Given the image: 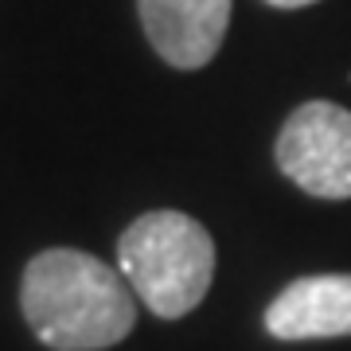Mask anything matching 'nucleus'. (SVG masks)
<instances>
[{
    "label": "nucleus",
    "mask_w": 351,
    "mask_h": 351,
    "mask_svg": "<svg viewBox=\"0 0 351 351\" xmlns=\"http://www.w3.org/2000/svg\"><path fill=\"white\" fill-rule=\"evenodd\" d=\"M20 308L51 351H106L137 324V297L121 269L66 246L27 262Z\"/></svg>",
    "instance_id": "obj_1"
},
{
    "label": "nucleus",
    "mask_w": 351,
    "mask_h": 351,
    "mask_svg": "<svg viewBox=\"0 0 351 351\" xmlns=\"http://www.w3.org/2000/svg\"><path fill=\"white\" fill-rule=\"evenodd\" d=\"M117 269L133 297L164 320L188 316L215 277V242L184 211H149L117 242Z\"/></svg>",
    "instance_id": "obj_2"
},
{
    "label": "nucleus",
    "mask_w": 351,
    "mask_h": 351,
    "mask_svg": "<svg viewBox=\"0 0 351 351\" xmlns=\"http://www.w3.org/2000/svg\"><path fill=\"white\" fill-rule=\"evenodd\" d=\"M277 168L316 199H351V110L304 101L277 133Z\"/></svg>",
    "instance_id": "obj_3"
},
{
    "label": "nucleus",
    "mask_w": 351,
    "mask_h": 351,
    "mask_svg": "<svg viewBox=\"0 0 351 351\" xmlns=\"http://www.w3.org/2000/svg\"><path fill=\"white\" fill-rule=\"evenodd\" d=\"M152 51L176 71H199L223 47L230 0H137Z\"/></svg>",
    "instance_id": "obj_4"
},
{
    "label": "nucleus",
    "mask_w": 351,
    "mask_h": 351,
    "mask_svg": "<svg viewBox=\"0 0 351 351\" xmlns=\"http://www.w3.org/2000/svg\"><path fill=\"white\" fill-rule=\"evenodd\" d=\"M265 332L277 339L351 336V274L297 277L265 308Z\"/></svg>",
    "instance_id": "obj_5"
},
{
    "label": "nucleus",
    "mask_w": 351,
    "mask_h": 351,
    "mask_svg": "<svg viewBox=\"0 0 351 351\" xmlns=\"http://www.w3.org/2000/svg\"><path fill=\"white\" fill-rule=\"evenodd\" d=\"M274 8H304V4H316V0H265Z\"/></svg>",
    "instance_id": "obj_6"
}]
</instances>
